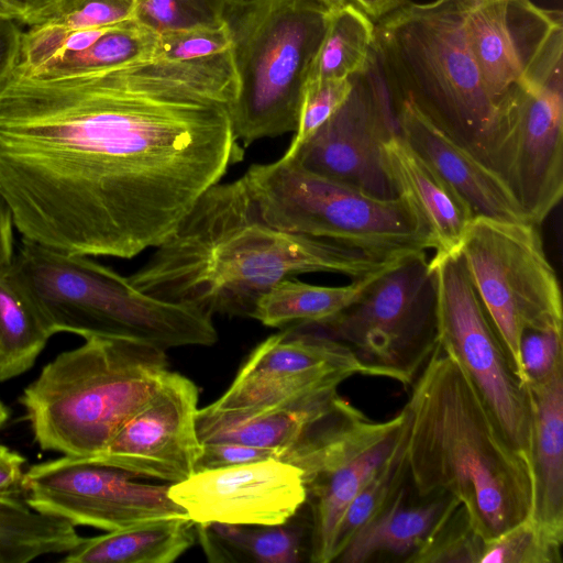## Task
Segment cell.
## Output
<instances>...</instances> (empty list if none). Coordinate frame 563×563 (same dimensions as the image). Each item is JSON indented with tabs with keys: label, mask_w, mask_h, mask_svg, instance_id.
<instances>
[{
	"label": "cell",
	"mask_w": 563,
	"mask_h": 563,
	"mask_svg": "<svg viewBox=\"0 0 563 563\" xmlns=\"http://www.w3.org/2000/svg\"><path fill=\"white\" fill-rule=\"evenodd\" d=\"M231 49L0 85V188L24 240L130 260L243 161Z\"/></svg>",
	"instance_id": "cell-1"
},
{
	"label": "cell",
	"mask_w": 563,
	"mask_h": 563,
	"mask_svg": "<svg viewBox=\"0 0 563 563\" xmlns=\"http://www.w3.org/2000/svg\"><path fill=\"white\" fill-rule=\"evenodd\" d=\"M144 265L139 290L210 316L252 317L278 282L308 273L364 278L393 265L350 246L279 230L261 214L243 177L211 186Z\"/></svg>",
	"instance_id": "cell-2"
},
{
	"label": "cell",
	"mask_w": 563,
	"mask_h": 563,
	"mask_svg": "<svg viewBox=\"0 0 563 563\" xmlns=\"http://www.w3.org/2000/svg\"><path fill=\"white\" fill-rule=\"evenodd\" d=\"M411 385L405 407L416 495L453 496L484 540L529 519L531 466L508 443L459 363L437 344Z\"/></svg>",
	"instance_id": "cell-3"
},
{
	"label": "cell",
	"mask_w": 563,
	"mask_h": 563,
	"mask_svg": "<svg viewBox=\"0 0 563 563\" xmlns=\"http://www.w3.org/2000/svg\"><path fill=\"white\" fill-rule=\"evenodd\" d=\"M62 352L19 401L43 451L87 457L154 395L168 369L166 351L137 340L90 335Z\"/></svg>",
	"instance_id": "cell-4"
},
{
	"label": "cell",
	"mask_w": 563,
	"mask_h": 563,
	"mask_svg": "<svg viewBox=\"0 0 563 563\" xmlns=\"http://www.w3.org/2000/svg\"><path fill=\"white\" fill-rule=\"evenodd\" d=\"M466 2L409 1L374 23V51L393 100L412 102L479 158L501 101L487 90L470 47Z\"/></svg>",
	"instance_id": "cell-5"
},
{
	"label": "cell",
	"mask_w": 563,
	"mask_h": 563,
	"mask_svg": "<svg viewBox=\"0 0 563 563\" xmlns=\"http://www.w3.org/2000/svg\"><path fill=\"white\" fill-rule=\"evenodd\" d=\"M11 271L53 334L70 332L137 340L167 351L218 340L212 316L152 297L128 277L87 258L22 239Z\"/></svg>",
	"instance_id": "cell-6"
},
{
	"label": "cell",
	"mask_w": 563,
	"mask_h": 563,
	"mask_svg": "<svg viewBox=\"0 0 563 563\" xmlns=\"http://www.w3.org/2000/svg\"><path fill=\"white\" fill-rule=\"evenodd\" d=\"M329 13L320 0H234L225 19L238 77L230 118L243 146L296 131Z\"/></svg>",
	"instance_id": "cell-7"
},
{
	"label": "cell",
	"mask_w": 563,
	"mask_h": 563,
	"mask_svg": "<svg viewBox=\"0 0 563 563\" xmlns=\"http://www.w3.org/2000/svg\"><path fill=\"white\" fill-rule=\"evenodd\" d=\"M262 217L290 233L330 240L379 261L434 251L404 198H378L305 167L284 154L242 176Z\"/></svg>",
	"instance_id": "cell-8"
},
{
	"label": "cell",
	"mask_w": 563,
	"mask_h": 563,
	"mask_svg": "<svg viewBox=\"0 0 563 563\" xmlns=\"http://www.w3.org/2000/svg\"><path fill=\"white\" fill-rule=\"evenodd\" d=\"M290 327L344 343L371 376L411 385L438 344L435 285L427 252L385 268L331 318Z\"/></svg>",
	"instance_id": "cell-9"
},
{
	"label": "cell",
	"mask_w": 563,
	"mask_h": 563,
	"mask_svg": "<svg viewBox=\"0 0 563 563\" xmlns=\"http://www.w3.org/2000/svg\"><path fill=\"white\" fill-rule=\"evenodd\" d=\"M538 227L477 217L457 251L523 385V331L563 332L561 287Z\"/></svg>",
	"instance_id": "cell-10"
},
{
	"label": "cell",
	"mask_w": 563,
	"mask_h": 563,
	"mask_svg": "<svg viewBox=\"0 0 563 563\" xmlns=\"http://www.w3.org/2000/svg\"><path fill=\"white\" fill-rule=\"evenodd\" d=\"M437 339L468 377L508 443L531 466L529 390L516 376L500 336L459 252L430 260Z\"/></svg>",
	"instance_id": "cell-11"
},
{
	"label": "cell",
	"mask_w": 563,
	"mask_h": 563,
	"mask_svg": "<svg viewBox=\"0 0 563 563\" xmlns=\"http://www.w3.org/2000/svg\"><path fill=\"white\" fill-rule=\"evenodd\" d=\"M562 79L558 75L512 90L499 103L479 148V159L537 225L563 195Z\"/></svg>",
	"instance_id": "cell-12"
},
{
	"label": "cell",
	"mask_w": 563,
	"mask_h": 563,
	"mask_svg": "<svg viewBox=\"0 0 563 563\" xmlns=\"http://www.w3.org/2000/svg\"><path fill=\"white\" fill-rule=\"evenodd\" d=\"M406 418L404 407L389 420L373 421L341 398L295 461L303 472L311 508V562L333 561L335 536L349 506L393 452Z\"/></svg>",
	"instance_id": "cell-13"
},
{
	"label": "cell",
	"mask_w": 563,
	"mask_h": 563,
	"mask_svg": "<svg viewBox=\"0 0 563 563\" xmlns=\"http://www.w3.org/2000/svg\"><path fill=\"white\" fill-rule=\"evenodd\" d=\"M23 500L34 510L76 526L112 531L139 522L188 517L156 485L112 466L66 456L30 466L23 474Z\"/></svg>",
	"instance_id": "cell-14"
},
{
	"label": "cell",
	"mask_w": 563,
	"mask_h": 563,
	"mask_svg": "<svg viewBox=\"0 0 563 563\" xmlns=\"http://www.w3.org/2000/svg\"><path fill=\"white\" fill-rule=\"evenodd\" d=\"M352 80V90L341 108L289 156H296L314 173L372 196L395 198L385 144L399 131L374 48L367 66Z\"/></svg>",
	"instance_id": "cell-15"
},
{
	"label": "cell",
	"mask_w": 563,
	"mask_h": 563,
	"mask_svg": "<svg viewBox=\"0 0 563 563\" xmlns=\"http://www.w3.org/2000/svg\"><path fill=\"white\" fill-rule=\"evenodd\" d=\"M465 26L481 76L497 101L518 87L562 75L561 12L530 0H467Z\"/></svg>",
	"instance_id": "cell-16"
},
{
	"label": "cell",
	"mask_w": 563,
	"mask_h": 563,
	"mask_svg": "<svg viewBox=\"0 0 563 563\" xmlns=\"http://www.w3.org/2000/svg\"><path fill=\"white\" fill-rule=\"evenodd\" d=\"M199 390L168 371L151 399L98 453L82 461L119 468L136 478L179 483L197 470L202 443L197 430Z\"/></svg>",
	"instance_id": "cell-17"
},
{
	"label": "cell",
	"mask_w": 563,
	"mask_h": 563,
	"mask_svg": "<svg viewBox=\"0 0 563 563\" xmlns=\"http://www.w3.org/2000/svg\"><path fill=\"white\" fill-rule=\"evenodd\" d=\"M353 375L371 376L347 345L287 327L252 351L229 388L209 406L218 410L261 407L311 391L338 389Z\"/></svg>",
	"instance_id": "cell-18"
},
{
	"label": "cell",
	"mask_w": 563,
	"mask_h": 563,
	"mask_svg": "<svg viewBox=\"0 0 563 563\" xmlns=\"http://www.w3.org/2000/svg\"><path fill=\"white\" fill-rule=\"evenodd\" d=\"M169 498L195 523L282 525L307 501L303 472L276 459L198 471L169 484Z\"/></svg>",
	"instance_id": "cell-19"
},
{
	"label": "cell",
	"mask_w": 563,
	"mask_h": 563,
	"mask_svg": "<svg viewBox=\"0 0 563 563\" xmlns=\"http://www.w3.org/2000/svg\"><path fill=\"white\" fill-rule=\"evenodd\" d=\"M157 34L135 19L91 27L30 25L22 33L21 73L35 78H59L154 57Z\"/></svg>",
	"instance_id": "cell-20"
},
{
	"label": "cell",
	"mask_w": 563,
	"mask_h": 563,
	"mask_svg": "<svg viewBox=\"0 0 563 563\" xmlns=\"http://www.w3.org/2000/svg\"><path fill=\"white\" fill-rule=\"evenodd\" d=\"M400 136L468 206L474 218L530 222L499 177L407 99L393 100Z\"/></svg>",
	"instance_id": "cell-21"
},
{
	"label": "cell",
	"mask_w": 563,
	"mask_h": 563,
	"mask_svg": "<svg viewBox=\"0 0 563 563\" xmlns=\"http://www.w3.org/2000/svg\"><path fill=\"white\" fill-rule=\"evenodd\" d=\"M339 398L338 389H324L247 409L218 410L208 405L198 410L197 430L201 443L227 441L271 449L290 463Z\"/></svg>",
	"instance_id": "cell-22"
},
{
	"label": "cell",
	"mask_w": 563,
	"mask_h": 563,
	"mask_svg": "<svg viewBox=\"0 0 563 563\" xmlns=\"http://www.w3.org/2000/svg\"><path fill=\"white\" fill-rule=\"evenodd\" d=\"M532 413L530 519L555 547L563 542V366L527 385Z\"/></svg>",
	"instance_id": "cell-23"
},
{
	"label": "cell",
	"mask_w": 563,
	"mask_h": 563,
	"mask_svg": "<svg viewBox=\"0 0 563 563\" xmlns=\"http://www.w3.org/2000/svg\"><path fill=\"white\" fill-rule=\"evenodd\" d=\"M395 188L417 214L434 243V254L459 251L474 216L464 200L400 136L385 144Z\"/></svg>",
	"instance_id": "cell-24"
},
{
	"label": "cell",
	"mask_w": 563,
	"mask_h": 563,
	"mask_svg": "<svg viewBox=\"0 0 563 563\" xmlns=\"http://www.w3.org/2000/svg\"><path fill=\"white\" fill-rule=\"evenodd\" d=\"M418 499L410 498L408 484L405 485L377 516L354 532L334 561L365 563L389 555L409 563L457 500L445 493L418 496Z\"/></svg>",
	"instance_id": "cell-25"
},
{
	"label": "cell",
	"mask_w": 563,
	"mask_h": 563,
	"mask_svg": "<svg viewBox=\"0 0 563 563\" xmlns=\"http://www.w3.org/2000/svg\"><path fill=\"white\" fill-rule=\"evenodd\" d=\"M196 540L189 517H169L139 522L84 538L65 553L63 563H172Z\"/></svg>",
	"instance_id": "cell-26"
},
{
	"label": "cell",
	"mask_w": 563,
	"mask_h": 563,
	"mask_svg": "<svg viewBox=\"0 0 563 563\" xmlns=\"http://www.w3.org/2000/svg\"><path fill=\"white\" fill-rule=\"evenodd\" d=\"M210 563H299L307 554L305 528L294 518L282 525L195 523Z\"/></svg>",
	"instance_id": "cell-27"
},
{
	"label": "cell",
	"mask_w": 563,
	"mask_h": 563,
	"mask_svg": "<svg viewBox=\"0 0 563 563\" xmlns=\"http://www.w3.org/2000/svg\"><path fill=\"white\" fill-rule=\"evenodd\" d=\"M380 272L345 286H319L296 277L283 279L258 298L251 318L272 328L325 320L353 303Z\"/></svg>",
	"instance_id": "cell-28"
},
{
	"label": "cell",
	"mask_w": 563,
	"mask_h": 563,
	"mask_svg": "<svg viewBox=\"0 0 563 563\" xmlns=\"http://www.w3.org/2000/svg\"><path fill=\"white\" fill-rule=\"evenodd\" d=\"M52 335L32 297L11 268L0 275V382L27 372Z\"/></svg>",
	"instance_id": "cell-29"
},
{
	"label": "cell",
	"mask_w": 563,
	"mask_h": 563,
	"mask_svg": "<svg viewBox=\"0 0 563 563\" xmlns=\"http://www.w3.org/2000/svg\"><path fill=\"white\" fill-rule=\"evenodd\" d=\"M82 539L73 523L34 510L16 495L0 496V563L65 554Z\"/></svg>",
	"instance_id": "cell-30"
},
{
	"label": "cell",
	"mask_w": 563,
	"mask_h": 563,
	"mask_svg": "<svg viewBox=\"0 0 563 563\" xmlns=\"http://www.w3.org/2000/svg\"><path fill=\"white\" fill-rule=\"evenodd\" d=\"M374 48V22L351 2L330 11L307 80L347 78L362 71Z\"/></svg>",
	"instance_id": "cell-31"
},
{
	"label": "cell",
	"mask_w": 563,
	"mask_h": 563,
	"mask_svg": "<svg viewBox=\"0 0 563 563\" xmlns=\"http://www.w3.org/2000/svg\"><path fill=\"white\" fill-rule=\"evenodd\" d=\"M406 411L407 418L393 452L351 503L339 526L333 545L332 562L344 549L354 532L377 516L408 484L410 477L407 457L409 431L407 408Z\"/></svg>",
	"instance_id": "cell-32"
},
{
	"label": "cell",
	"mask_w": 563,
	"mask_h": 563,
	"mask_svg": "<svg viewBox=\"0 0 563 563\" xmlns=\"http://www.w3.org/2000/svg\"><path fill=\"white\" fill-rule=\"evenodd\" d=\"M484 542L456 500L409 563H479Z\"/></svg>",
	"instance_id": "cell-33"
},
{
	"label": "cell",
	"mask_w": 563,
	"mask_h": 563,
	"mask_svg": "<svg viewBox=\"0 0 563 563\" xmlns=\"http://www.w3.org/2000/svg\"><path fill=\"white\" fill-rule=\"evenodd\" d=\"M234 0H136L135 20L159 34L225 22Z\"/></svg>",
	"instance_id": "cell-34"
},
{
	"label": "cell",
	"mask_w": 563,
	"mask_h": 563,
	"mask_svg": "<svg viewBox=\"0 0 563 563\" xmlns=\"http://www.w3.org/2000/svg\"><path fill=\"white\" fill-rule=\"evenodd\" d=\"M352 87V76L306 80L300 100L298 125L285 153L295 154L341 108Z\"/></svg>",
	"instance_id": "cell-35"
},
{
	"label": "cell",
	"mask_w": 563,
	"mask_h": 563,
	"mask_svg": "<svg viewBox=\"0 0 563 563\" xmlns=\"http://www.w3.org/2000/svg\"><path fill=\"white\" fill-rule=\"evenodd\" d=\"M561 549L549 542L529 518L485 540L479 563H562Z\"/></svg>",
	"instance_id": "cell-36"
},
{
	"label": "cell",
	"mask_w": 563,
	"mask_h": 563,
	"mask_svg": "<svg viewBox=\"0 0 563 563\" xmlns=\"http://www.w3.org/2000/svg\"><path fill=\"white\" fill-rule=\"evenodd\" d=\"M136 0H57L26 25L91 27L135 19Z\"/></svg>",
	"instance_id": "cell-37"
},
{
	"label": "cell",
	"mask_w": 563,
	"mask_h": 563,
	"mask_svg": "<svg viewBox=\"0 0 563 563\" xmlns=\"http://www.w3.org/2000/svg\"><path fill=\"white\" fill-rule=\"evenodd\" d=\"M227 21L217 25H198L157 34L154 58L183 62L205 58L231 48Z\"/></svg>",
	"instance_id": "cell-38"
},
{
	"label": "cell",
	"mask_w": 563,
	"mask_h": 563,
	"mask_svg": "<svg viewBox=\"0 0 563 563\" xmlns=\"http://www.w3.org/2000/svg\"><path fill=\"white\" fill-rule=\"evenodd\" d=\"M520 357L526 385L545 380L563 366V332L525 330Z\"/></svg>",
	"instance_id": "cell-39"
},
{
	"label": "cell",
	"mask_w": 563,
	"mask_h": 563,
	"mask_svg": "<svg viewBox=\"0 0 563 563\" xmlns=\"http://www.w3.org/2000/svg\"><path fill=\"white\" fill-rule=\"evenodd\" d=\"M268 459L280 460V453L275 450L238 442H206L202 443V451L197 463L196 472L209 468L234 466Z\"/></svg>",
	"instance_id": "cell-40"
},
{
	"label": "cell",
	"mask_w": 563,
	"mask_h": 563,
	"mask_svg": "<svg viewBox=\"0 0 563 563\" xmlns=\"http://www.w3.org/2000/svg\"><path fill=\"white\" fill-rule=\"evenodd\" d=\"M18 21L0 16V85L10 76L19 60L23 32Z\"/></svg>",
	"instance_id": "cell-41"
},
{
	"label": "cell",
	"mask_w": 563,
	"mask_h": 563,
	"mask_svg": "<svg viewBox=\"0 0 563 563\" xmlns=\"http://www.w3.org/2000/svg\"><path fill=\"white\" fill-rule=\"evenodd\" d=\"M24 463L23 455L0 444V496H11L22 492Z\"/></svg>",
	"instance_id": "cell-42"
},
{
	"label": "cell",
	"mask_w": 563,
	"mask_h": 563,
	"mask_svg": "<svg viewBox=\"0 0 563 563\" xmlns=\"http://www.w3.org/2000/svg\"><path fill=\"white\" fill-rule=\"evenodd\" d=\"M13 227L10 205L0 188V275L8 273L13 263Z\"/></svg>",
	"instance_id": "cell-43"
},
{
	"label": "cell",
	"mask_w": 563,
	"mask_h": 563,
	"mask_svg": "<svg viewBox=\"0 0 563 563\" xmlns=\"http://www.w3.org/2000/svg\"><path fill=\"white\" fill-rule=\"evenodd\" d=\"M358 8L374 23L409 2V0H346Z\"/></svg>",
	"instance_id": "cell-44"
},
{
	"label": "cell",
	"mask_w": 563,
	"mask_h": 563,
	"mask_svg": "<svg viewBox=\"0 0 563 563\" xmlns=\"http://www.w3.org/2000/svg\"><path fill=\"white\" fill-rule=\"evenodd\" d=\"M18 15V20L27 24L32 19L51 7L57 0H3Z\"/></svg>",
	"instance_id": "cell-45"
},
{
	"label": "cell",
	"mask_w": 563,
	"mask_h": 563,
	"mask_svg": "<svg viewBox=\"0 0 563 563\" xmlns=\"http://www.w3.org/2000/svg\"><path fill=\"white\" fill-rule=\"evenodd\" d=\"M320 2L329 10L334 11L346 3V0H320Z\"/></svg>",
	"instance_id": "cell-46"
},
{
	"label": "cell",
	"mask_w": 563,
	"mask_h": 563,
	"mask_svg": "<svg viewBox=\"0 0 563 563\" xmlns=\"http://www.w3.org/2000/svg\"><path fill=\"white\" fill-rule=\"evenodd\" d=\"M0 16H7L18 20L16 13L3 0H0Z\"/></svg>",
	"instance_id": "cell-47"
},
{
	"label": "cell",
	"mask_w": 563,
	"mask_h": 563,
	"mask_svg": "<svg viewBox=\"0 0 563 563\" xmlns=\"http://www.w3.org/2000/svg\"><path fill=\"white\" fill-rule=\"evenodd\" d=\"M9 410L0 399V428L5 423L9 418Z\"/></svg>",
	"instance_id": "cell-48"
}]
</instances>
